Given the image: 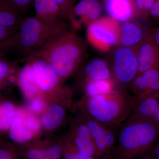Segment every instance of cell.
<instances>
[{"instance_id":"obj_1","label":"cell","mask_w":159,"mask_h":159,"mask_svg":"<svg viewBox=\"0 0 159 159\" xmlns=\"http://www.w3.org/2000/svg\"><path fill=\"white\" fill-rule=\"evenodd\" d=\"M87 54L84 40L68 29L60 32L32 55L45 60L60 79H65L81 66Z\"/></svg>"},{"instance_id":"obj_2","label":"cell","mask_w":159,"mask_h":159,"mask_svg":"<svg viewBox=\"0 0 159 159\" xmlns=\"http://www.w3.org/2000/svg\"><path fill=\"white\" fill-rule=\"evenodd\" d=\"M66 21L47 24L34 16L24 18L14 35L0 42V51H12L25 60L60 32L68 29Z\"/></svg>"},{"instance_id":"obj_3","label":"cell","mask_w":159,"mask_h":159,"mask_svg":"<svg viewBox=\"0 0 159 159\" xmlns=\"http://www.w3.org/2000/svg\"><path fill=\"white\" fill-rule=\"evenodd\" d=\"M135 102L134 96L117 87L108 93L87 98L86 110L91 119L113 128L128 119Z\"/></svg>"},{"instance_id":"obj_4","label":"cell","mask_w":159,"mask_h":159,"mask_svg":"<svg viewBox=\"0 0 159 159\" xmlns=\"http://www.w3.org/2000/svg\"><path fill=\"white\" fill-rule=\"evenodd\" d=\"M118 133L117 159H132L148 150L159 139V128L149 120H126Z\"/></svg>"},{"instance_id":"obj_5","label":"cell","mask_w":159,"mask_h":159,"mask_svg":"<svg viewBox=\"0 0 159 159\" xmlns=\"http://www.w3.org/2000/svg\"><path fill=\"white\" fill-rule=\"evenodd\" d=\"M107 61L118 87H129L139 73L134 49L117 47L111 51Z\"/></svg>"},{"instance_id":"obj_6","label":"cell","mask_w":159,"mask_h":159,"mask_svg":"<svg viewBox=\"0 0 159 159\" xmlns=\"http://www.w3.org/2000/svg\"><path fill=\"white\" fill-rule=\"evenodd\" d=\"M88 41L95 48L102 52L118 47L120 23L109 16L99 18L87 26Z\"/></svg>"},{"instance_id":"obj_7","label":"cell","mask_w":159,"mask_h":159,"mask_svg":"<svg viewBox=\"0 0 159 159\" xmlns=\"http://www.w3.org/2000/svg\"><path fill=\"white\" fill-rule=\"evenodd\" d=\"M102 11L98 0H80L73 6L69 20L73 29L78 30L99 19Z\"/></svg>"},{"instance_id":"obj_8","label":"cell","mask_w":159,"mask_h":159,"mask_svg":"<svg viewBox=\"0 0 159 159\" xmlns=\"http://www.w3.org/2000/svg\"><path fill=\"white\" fill-rule=\"evenodd\" d=\"M30 63L39 89L48 92L58 85L60 78L45 60L35 55H31L25 60Z\"/></svg>"},{"instance_id":"obj_9","label":"cell","mask_w":159,"mask_h":159,"mask_svg":"<svg viewBox=\"0 0 159 159\" xmlns=\"http://www.w3.org/2000/svg\"><path fill=\"white\" fill-rule=\"evenodd\" d=\"M129 88L136 99L156 97L159 92V69H149L138 74Z\"/></svg>"},{"instance_id":"obj_10","label":"cell","mask_w":159,"mask_h":159,"mask_svg":"<svg viewBox=\"0 0 159 159\" xmlns=\"http://www.w3.org/2000/svg\"><path fill=\"white\" fill-rule=\"evenodd\" d=\"M89 129L96 148L97 155L107 153L112 148L116 142V134L108 127L89 117L85 122Z\"/></svg>"},{"instance_id":"obj_11","label":"cell","mask_w":159,"mask_h":159,"mask_svg":"<svg viewBox=\"0 0 159 159\" xmlns=\"http://www.w3.org/2000/svg\"><path fill=\"white\" fill-rule=\"evenodd\" d=\"M138 64V74L151 69H159V48L150 32L134 49Z\"/></svg>"},{"instance_id":"obj_12","label":"cell","mask_w":159,"mask_h":159,"mask_svg":"<svg viewBox=\"0 0 159 159\" xmlns=\"http://www.w3.org/2000/svg\"><path fill=\"white\" fill-rule=\"evenodd\" d=\"M119 28L118 47L135 49L150 33L145 26L133 20L120 23Z\"/></svg>"},{"instance_id":"obj_13","label":"cell","mask_w":159,"mask_h":159,"mask_svg":"<svg viewBox=\"0 0 159 159\" xmlns=\"http://www.w3.org/2000/svg\"><path fill=\"white\" fill-rule=\"evenodd\" d=\"M103 4L110 17L119 23L133 20L138 10L134 0H103Z\"/></svg>"},{"instance_id":"obj_14","label":"cell","mask_w":159,"mask_h":159,"mask_svg":"<svg viewBox=\"0 0 159 159\" xmlns=\"http://www.w3.org/2000/svg\"><path fill=\"white\" fill-rule=\"evenodd\" d=\"M34 17L47 24L65 21V16L59 6L53 0H34Z\"/></svg>"},{"instance_id":"obj_15","label":"cell","mask_w":159,"mask_h":159,"mask_svg":"<svg viewBox=\"0 0 159 159\" xmlns=\"http://www.w3.org/2000/svg\"><path fill=\"white\" fill-rule=\"evenodd\" d=\"M159 108V101L157 97H148L136 99L131 113L127 120H150Z\"/></svg>"},{"instance_id":"obj_16","label":"cell","mask_w":159,"mask_h":159,"mask_svg":"<svg viewBox=\"0 0 159 159\" xmlns=\"http://www.w3.org/2000/svg\"><path fill=\"white\" fill-rule=\"evenodd\" d=\"M85 83L93 80L112 78L107 61L95 58L88 62L83 69Z\"/></svg>"},{"instance_id":"obj_17","label":"cell","mask_w":159,"mask_h":159,"mask_svg":"<svg viewBox=\"0 0 159 159\" xmlns=\"http://www.w3.org/2000/svg\"><path fill=\"white\" fill-rule=\"evenodd\" d=\"M18 82L20 88L27 97H33L39 89L35 81L32 67L28 61H26L20 70Z\"/></svg>"},{"instance_id":"obj_18","label":"cell","mask_w":159,"mask_h":159,"mask_svg":"<svg viewBox=\"0 0 159 159\" xmlns=\"http://www.w3.org/2000/svg\"><path fill=\"white\" fill-rule=\"evenodd\" d=\"M24 19L21 12L7 0H0V26H18Z\"/></svg>"},{"instance_id":"obj_19","label":"cell","mask_w":159,"mask_h":159,"mask_svg":"<svg viewBox=\"0 0 159 159\" xmlns=\"http://www.w3.org/2000/svg\"><path fill=\"white\" fill-rule=\"evenodd\" d=\"M118 87L113 78L93 80L85 83L86 97H91L108 93Z\"/></svg>"},{"instance_id":"obj_20","label":"cell","mask_w":159,"mask_h":159,"mask_svg":"<svg viewBox=\"0 0 159 159\" xmlns=\"http://www.w3.org/2000/svg\"><path fill=\"white\" fill-rule=\"evenodd\" d=\"M65 114L61 107L56 104L52 105L42 116L40 122L45 128L49 130L53 129L62 122Z\"/></svg>"},{"instance_id":"obj_21","label":"cell","mask_w":159,"mask_h":159,"mask_svg":"<svg viewBox=\"0 0 159 159\" xmlns=\"http://www.w3.org/2000/svg\"><path fill=\"white\" fill-rule=\"evenodd\" d=\"M9 136L16 142H25L32 137V133L27 129L23 124L20 112H16L10 126Z\"/></svg>"},{"instance_id":"obj_22","label":"cell","mask_w":159,"mask_h":159,"mask_svg":"<svg viewBox=\"0 0 159 159\" xmlns=\"http://www.w3.org/2000/svg\"><path fill=\"white\" fill-rule=\"evenodd\" d=\"M61 154V148L54 145L47 149H31L28 153L29 159H58Z\"/></svg>"},{"instance_id":"obj_23","label":"cell","mask_w":159,"mask_h":159,"mask_svg":"<svg viewBox=\"0 0 159 159\" xmlns=\"http://www.w3.org/2000/svg\"><path fill=\"white\" fill-rule=\"evenodd\" d=\"M15 106L11 102H5L0 106V130H6L10 127L14 118Z\"/></svg>"},{"instance_id":"obj_24","label":"cell","mask_w":159,"mask_h":159,"mask_svg":"<svg viewBox=\"0 0 159 159\" xmlns=\"http://www.w3.org/2000/svg\"><path fill=\"white\" fill-rule=\"evenodd\" d=\"M74 143L77 151L80 153L93 157L96 155V148L92 139L81 138L77 135L74 137Z\"/></svg>"},{"instance_id":"obj_25","label":"cell","mask_w":159,"mask_h":159,"mask_svg":"<svg viewBox=\"0 0 159 159\" xmlns=\"http://www.w3.org/2000/svg\"><path fill=\"white\" fill-rule=\"evenodd\" d=\"M21 116L23 124L27 129L31 133H34L38 130L39 129V122L35 117L29 114L24 118L22 116L21 114Z\"/></svg>"},{"instance_id":"obj_26","label":"cell","mask_w":159,"mask_h":159,"mask_svg":"<svg viewBox=\"0 0 159 159\" xmlns=\"http://www.w3.org/2000/svg\"><path fill=\"white\" fill-rule=\"evenodd\" d=\"M59 6L65 16L66 20H68L70 14L72 6L71 0H53Z\"/></svg>"},{"instance_id":"obj_27","label":"cell","mask_w":159,"mask_h":159,"mask_svg":"<svg viewBox=\"0 0 159 159\" xmlns=\"http://www.w3.org/2000/svg\"><path fill=\"white\" fill-rule=\"evenodd\" d=\"M20 12L24 11L33 3L34 0H7Z\"/></svg>"},{"instance_id":"obj_28","label":"cell","mask_w":159,"mask_h":159,"mask_svg":"<svg viewBox=\"0 0 159 159\" xmlns=\"http://www.w3.org/2000/svg\"><path fill=\"white\" fill-rule=\"evenodd\" d=\"M18 26L6 27L0 26V42L14 35L18 30Z\"/></svg>"},{"instance_id":"obj_29","label":"cell","mask_w":159,"mask_h":159,"mask_svg":"<svg viewBox=\"0 0 159 159\" xmlns=\"http://www.w3.org/2000/svg\"><path fill=\"white\" fill-rule=\"evenodd\" d=\"M13 71L12 69L10 68L9 63L5 60H0V84L6 77L9 78L11 77L8 74L12 73Z\"/></svg>"},{"instance_id":"obj_30","label":"cell","mask_w":159,"mask_h":159,"mask_svg":"<svg viewBox=\"0 0 159 159\" xmlns=\"http://www.w3.org/2000/svg\"><path fill=\"white\" fill-rule=\"evenodd\" d=\"M29 107L33 111L40 112L44 109L45 103L40 98H35L30 102Z\"/></svg>"},{"instance_id":"obj_31","label":"cell","mask_w":159,"mask_h":159,"mask_svg":"<svg viewBox=\"0 0 159 159\" xmlns=\"http://www.w3.org/2000/svg\"><path fill=\"white\" fill-rule=\"evenodd\" d=\"M149 13L153 18L159 21V0H155L151 7Z\"/></svg>"},{"instance_id":"obj_32","label":"cell","mask_w":159,"mask_h":159,"mask_svg":"<svg viewBox=\"0 0 159 159\" xmlns=\"http://www.w3.org/2000/svg\"><path fill=\"white\" fill-rule=\"evenodd\" d=\"M150 33L159 48V26L152 30V31H151Z\"/></svg>"},{"instance_id":"obj_33","label":"cell","mask_w":159,"mask_h":159,"mask_svg":"<svg viewBox=\"0 0 159 159\" xmlns=\"http://www.w3.org/2000/svg\"><path fill=\"white\" fill-rule=\"evenodd\" d=\"M144 5V9L146 15L149 13L151 7L153 5L155 0H143Z\"/></svg>"},{"instance_id":"obj_34","label":"cell","mask_w":159,"mask_h":159,"mask_svg":"<svg viewBox=\"0 0 159 159\" xmlns=\"http://www.w3.org/2000/svg\"><path fill=\"white\" fill-rule=\"evenodd\" d=\"M149 121L159 128V108L154 114Z\"/></svg>"},{"instance_id":"obj_35","label":"cell","mask_w":159,"mask_h":159,"mask_svg":"<svg viewBox=\"0 0 159 159\" xmlns=\"http://www.w3.org/2000/svg\"><path fill=\"white\" fill-rule=\"evenodd\" d=\"M0 159H13L10 154L5 150H0Z\"/></svg>"},{"instance_id":"obj_36","label":"cell","mask_w":159,"mask_h":159,"mask_svg":"<svg viewBox=\"0 0 159 159\" xmlns=\"http://www.w3.org/2000/svg\"><path fill=\"white\" fill-rule=\"evenodd\" d=\"M65 159H77L76 152L68 153L65 156Z\"/></svg>"},{"instance_id":"obj_37","label":"cell","mask_w":159,"mask_h":159,"mask_svg":"<svg viewBox=\"0 0 159 159\" xmlns=\"http://www.w3.org/2000/svg\"><path fill=\"white\" fill-rule=\"evenodd\" d=\"M156 153L157 156L158 157L159 159V148H157L156 150Z\"/></svg>"},{"instance_id":"obj_38","label":"cell","mask_w":159,"mask_h":159,"mask_svg":"<svg viewBox=\"0 0 159 159\" xmlns=\"http://www.w3.org/2000/svg\"><path fill=\"white\" fill-rule=\"evenodd\" d=\"M159 97V92L158 93V94H157L156 97Z\"/></svg>"},{"instance_id":"obj_39","label":"cell","mask_w":159,"mask_h":159,"mask_svg":"<svg viewBox=\"0 0 159 159\" xmlns=\"http://www.w3.org/2000/svg\"><path fill=\"white\" fill-rule=\"evenodd\" d=\"M157 99H158V100L159 101V97H157Z\"/></svg>"},{"instance_id":"obj_40","label":"cell","mask_w":159,"mask_h":159,"mask_svg":"<svg viewBox=\"0 0 159 159\" xmlns=\"http://www.w3.org/2000/svg\"></svg>"}]
</instances>
